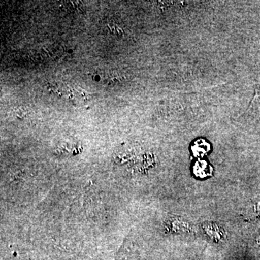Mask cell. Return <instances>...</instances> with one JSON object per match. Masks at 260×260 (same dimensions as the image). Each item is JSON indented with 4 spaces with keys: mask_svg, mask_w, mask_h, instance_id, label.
Masks as SVG:
<instances>
[{
    "mask_svg": "<svg viewBox=\"0 0 260 260\" xmlns=\"http://www.w3.org/2000/svg\"><path fill=\"white\" fill-rule=\"evenodd\" d=\"M245 113L251 114H260V87L256 89L255 95L251 101L249 109Z\"/></svg>",
    "mask_w": 260,
    "mask_h": 260,
    "instance_id": "1",
    "label": "cell"
}]
</instances>
